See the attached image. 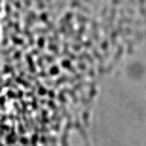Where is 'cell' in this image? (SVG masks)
Wrapping results in <instances>:
<instances>
[{
  "label": "cell",
  "mask_w": 146,
  "mask_h": 146,
  "mask_svg": "<svg viewBox=\"0 0 146 146\" xmlns=\"http://www.w3.org/2000/svg\"><path fill=\"white\" fill-rule=\"evenodd\" d=\"M0 11H2V0H0Z\"/></svg>",
  "instance_id": "6da1fadb"
}]
</instances>
